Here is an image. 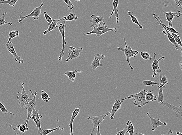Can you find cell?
<instances>
[{
    "instance_id": "cell-1",
    "label": "cell",
    "mask_w": 182,
    "mask_h": 135,
    "mask_svg": "<svg viewBox=\"0 0 182 135\" xmlns=\"http://www.w3.org/2000/svg\"><path fill=\"white\" fill-rule=\"evenodd\" d=\"M24 82L22 83V92L21 93L18 92L17 94V99L19 100V104L21 108H26L28 103L33 98L34 94L31 90H25L24 88Z\"/></svg>"
},
{
    "instance_id": "cell-2",
    "label": "cell",
    "mask_w": 182,
    "mask_h": 135,
    "mask_svg": "<svg viewBox=\"0 0 182 135\" xmlns=\"http://www.w3.org/2000/svg\"><path fill=\"white\" fill-rule=\"evenodd\" d=\"M66 22L65 18L64 17L60 19V21L58 22V27L59 31L60 34H61L62 38V50L60 51V56L58 57V60L59 61H61L62 60V57L64 55V52L65 51V45H66L67 42L65 41V28L67 27V25H66Z\"/></svg>"
},
{
    "instance_id": "cell-3",
    "label": "cell",
    "mask_w": 182,
    "mask_h": 135,
    "mask_svg": "<svg viewBox=\"0 0 182 135\" xmlns=\"http://www.w3.org/2000/svg\"><path fill=\"white\" fill-rule=\"evenodd\" d=\"M117 28H109L107 27V24L103 22L100 24L98 27H94L92 31L83 34L84 36L91 35V34H95L96 37H100L106 33L110 31H114L116 32L118 31Z\"/></svg>"
},
{
    "instance_id": "cell-4",
    "label": "cell",
    "mask_w": 182,
    "mask_h": 135,
    "mask_svg": "<svg viewBox=\"0 0 182 135\" xmlns=\"http://www.w3.org/2000/svg\"><path fill=\"white\" fill-rule=\"evenodd\" d=\"M123 38H124L125 46L124 48H120V47H118L117 48V50L122 51L124 53L126 57V61L128 62L129 66L130 67L132 71H134V68H133L131 66V65L130 64V58L132 57H135L137 55V54H138L139 52L138 51H136V50H133L130 46L127 45L125 37H124Z\"/></svg>"
},
{
    "instance_id": "cell-5",
    "label": "cell",
    "mask_w": 182,
    "mask_h": 135,
    "mask_svg": "<svg viewBox=\"0 0 182 135\" xmlns=\"http://www.w3.org/2000/svg\"><path fill=\"white\" fill-rule=\"evenodd\" d=\"M147 92L145 89H143L137 94L132 95V98L134 99L135 106L141 107L148 103L145 99V95Z\"/></svg>"
},
{
    "instance_id": "cell-6",
    "label": "cell",
    "mask_w": 182,
    "mask_h": 135,
    "mask_svg": "<svg viewBox=\"0 0 182 135\" xmlns=\"http://www.w3.org/2000/svg\"><path fill=\"white\" fill-rule=\"evenodd\" d=\"M109 114V112H107L105 114L101 115L98 116H91L88 115L87 118L88 120H91L92 121L93 123V129L91 133V135L94 134L95 132V129L96 128L97 126H100L101 123H102L104 121V118Z\"/></svg>"
},
{
    "instance_id": "cell-7",
    "label": "cell",
    "mask_w": 182,
    "mask_h": 135,
    "mask_svg": "<svg viewBox=\"0 0 182 135\" xmlns=\"http://www.w3.org/2000/svg\"><path fill=\"white\" fill-rule=\"evenodd\" d=\"M44 4V2H43L41 4L40 6L34 9L31 13L29 14V15L21 17L23 12L21 13L19 17L20 19L18 20V22L20 23H22L23 21L25 19V18H30V17H33L34 21H36L37 20L39 19V16L41 14L42 8Z\"/></svg>"
},
{
    "instance_id": "cell-8",
    "label": "cell",
    "mask_w": 182,
    "mask_h": 135,
    "mask_svg": "<svg viewBox=\"0 0 182 135\" xmlns=\"http://www.w3.org/2000/svg\"><path fill=\"white\" fill-rule=\"evenodd\" d=\"M132 95L129 96V97L124 98V99H116L114 102V104H113L112 108L111 111L109 113L110 114V118L111 120H113L115 118V113L119 110L121 107L122 104L123 103L124 100H127L128 99H132Z\"/></svg>"
},
{
    "instance_id": "cell-9",
    "label": "cell",
    "mask_w": 182,
    "mask_h": 135,
    "mask_svg": "<svg viewBox=\"0 0 182 135\" xmlns=\"http://www.w3.org/2000/svg\"><path fill=\"white\" fill-rule=\"evenodd\" d=\"M37 94V91H35L34 93V95L32 100H31L28 104H27L25 109H26L27 111V116L26 120L25 123H26L27 126H28V122L31 116V113L33 110L35 109L36 106H37L36 103V96Z\"/></svg>"
},
{
    "instance_id": "cell-10",
    "label": "cell",
    "mask_w": 182,
    "mask_h": 135,
    "mask_svg": "<svg viewBox=\"0 0 182 135\" xmlns=\"http://www.w3.org/2000/svg\"><path fill=\"white\" fill-rule=\"evenodd\" d=\"M153 17H154V18H155V19L157 20V21H158L159 24L160 25H161L162 27V28H164V30H165L166 31H162L163 34H164L165 35L167 36V38L168 39L170 43H172L173 44V46H174L175 48V49L177 50H180L182 51V47H180V45H179V44L176 42L175 41L174 38H173V36L172 35V34L171 33H170V32H169L166 29V28H165V27H164V26H163L162 24V23L159 21V20L158 18L157 17H156V15L155 14L153 13Z\"/></svg>"
},
{
    "instance_id": "cell-11",
    "label": "cell",
    "mask_w": 182,
    "mask_h": 135,
    "mask_svg": "<svg viewBox=\"0 0 182 135\" xmlns=\"http://www.w3.org/2000/svg\"><path fill=\"white\" fill-rule=\"evenodd\" d=\"M38 112L39 111L34 109L32 111L30 118L33 120L38 129V133L40 134L42 130L41 126V119L42 118V116L41 114H39Z\"/></svg>"
},
{
    "instance_id": "cell-12",
    "label": "cell",
    "mask_w": 182,
    "mask_h": 135,
    "mask_svg": "<svg viewBox=\"0 0 182 135\" xmlns=\"http://www.w3.org/2000/svg\"><path fill=\"white\" fill-rule=\"evenodd\" d=\"M83 51V49L81 47L75 48L72 47H69L68 52V58L66 60V61L68 62L69 60H72L73 59L78 58L81 53Z\"/></svg>"
},
{
    "instance_id": "cell-13",
    "label": "cell",
    "mask_w": 182,
    "mask_h": 135,
    "mask_svg": "<svg viewBox=\"0 0 182 135\" xmlns=\"http://www.w3.org/2000/svg\"><path fill=\"white\" fill-rule=\"evenodd\" d=\"M5 47H6L7 49L9 52L10 53L12 54L13 58H15L16 62L18 61L19 64L24 63V60L21 59V57L19 56L17 54L15 48H14L13 44L11 42V41H10L8 43H7L5 44Z\"/></svg>"
},
{
    "instance_id": "cell-14",
    "label": "cell",
    "mask_w": 182,
    "mask_h": 135,
    "mask_svg": "<svg viewBox=\"0 0 182 135\" xmlns=\"http://www.w3.org/2000/svg\"><path fill=\"white\" fill-rule=\"evenodd\" d=\"M153 56H154V60L151 65V66L153 69V77H154L157 76V73H161V70L159 66L158 63L160 60H164L165 58L164 57L160 56L158 60H157L156 58L155 53L153 54Z\"/></svg>"
},
{
    "instance_id": "cell-15",
    "label": "cell",
    "mask_w": 182,
    "mask_h": 135,
    "mask_svg": "<svg viewBox=\"0 0 182 135\" xmlns=\"http://www.w3.org/2000/svg\"><path fill=\"white\" fill-rule=\"evenodd\" d=\"M164 14L165 16L166 21H168L169 27H173V23L172 21L174 17H176L179 18L182 15L180 11L177 10V12L173 13L170 11V12H166L164 11Z\"/></svg>"
},
{
    "instance_id": "cell-16",
    "label": "cell",
    "mask_w": 182,
    "mask_h": 135,
    "mask_svg": "<svg viewBox=\"0 0 182 135\" xmlns=\"http://www.w3.org/2000/svg\"><path fill=\"white\" fill-rule=\"evenodd\" d=\"M105 57V55L104 54H95L94 56V59L93 60L91 66V68L95 71L97 67L102 66L103 65L100 64V62Z\"/></svg>"
},
{
    "instance_id": "cell-17",
    "label": "cell",
    "mask_w": 182,
    "mask_h": 135,
    "mask_svg": "<svg viewBox=\"0 0 182 135\" xmlns=\"http://www.w3.org/2000/svg\"><path fill=\"white\" fill-rule=\"evenodd\" d=\"M147 116H149L151 121V125L152 127L151 130L153 131H155L156 130V129L159 126H166L167 125V122H162L160 121V118H158L157 119L153 118L152 117L148 112L147 113Z\"/></svg>"
},
{
    "instance_id": "cell-18",
    "label": "cell",
    "mask_w": 182,
    "mask_h": 135,
    "mask_svg": "<svg viewBox=\"0 0 182 135\" xmlns=\"http://www.w3.org/2000/svg\"><path fill=\"white\" fill-rule=\"evenodd\" d=\"M91 17L92 19L90 20V22L92 23L91 28L98 27L101 23L104 22V19L103 17H99L94 15H92Z\"/></svg>"
},
{
    "instance_id": "cell-19",
    "label": "cell",
    "mask_w": 182,
    "mask_h": 135,
    "mask_svg": "<svg viewBox=\"0 0 182 135\" xmlns=\"http://www.w3.org/2000/svg\"><path fill=\"white\" fill-rule=\"evenodd\" d=\"M118 0H113V10L111 13V15L110 16V18H111L112 16L115 13L116 18V23L118 24L119 21L118 13Z\"/></svg>"
},
{
    "instance_id": "cell-20",
    "label": "cell",
    "mask_w": 182,
    "mask_h": 135,
    "mask_svg": "<svg viewBox=\"0 0 182 135\" xmlns=\"http://www.w3.org/2000/svg\"><path fill=\"white\" fill-rule=\"evenodd\" d=\"M160 104H161V105L166 106V107L171 109L172 110L178 113V114L180 115V116H182V106H180V107H176V106L169 104V103H167V102L165 101L162 102Z\"/></svg>"
},
{
    "instance_id": "cell-21",
    "label": "cell",
    "mask_w": 182,
    "mask_h": 135,
    "mask_svg": "<svg viewBox=\"0 0 182 135\" xmlns=\"http://www.w3.org/2000/svg\"><path fill=\"white\" fill-rule=\"evenodd\" d=\"M80 109L79 108H76L75 109L74 111L72 113V115H71V120H70L69 124V127L70 128V134L71 135H73L74 134L73 131V122L74 120V119L78 115V113H79Z\"/></svg>"
},
{
    "instance_id": "cell-22",
    "label": "cell",
    "mask_w": 182,
    "mask_h": 135,
    "mask_svg": "<svg viewBox=\"0 0 182 135\" xmlns=\"http://www.w3.org/2000/svg\"><path fill=\"white\" fill-rule=\"evenodd\" d=\"M60 19L53 20L52 23L48 25V29L43 32L44 35H46L50 32L52 31L58 27V22Z\"/></svg>"
},
{
    "instance_id": "cell-23",
    "label": "cell",
    "mask_w": 182,
    "mask_h": 135,
    "mask_svg": "<svg viewBox=\"0 0 182 135\" xmlns=\"http://www.w3.org/2000/svg\"><path fill=\"white\" fill-rule=\"evenodd\" d=\"M82 73L81 71H78L77 69H75L74 71L67 72L64 73V76L68 77L69 80L74 82L75 79L76 77V74L77 73Z\"/></svg>"
},
{
    "instance_id": "cell-24",
    "label": "cell",
    "mask_w": 182,
    "mask_h": 135,
    "mask_svg": "<svg viewBox=\"0 0 182 135\" xmlns=\"http://www.w3.org/2000/svg\"><path fill=\"white\" fill-rule=\"evenodd\" d=\"M153 90L151 91H147L145 95V99L147 102L155 101L157 100V96L154 95V94L152 92Z\"/></svg>"
},
{
    "instance_id": "cell-25",
    "label": "cell",
    "mask_w": 182,
    "mask_h": 135,
    "mask_svg": "<svg viewBox=\"0 0 182 135\" xmlns=\"http://www.w3.org/2000/svg\"><path fill=\"white\" fill-rule=\"evenodd\" d=\"M64 130V129L63 128H60V126H59L58 127L52 129H46V130H44L42 129L41 133H40L41 135H48L49 133H53L54 131H56V130Z\"/></svg>"
},
{
    "instance_id": "cell-26",
    "label": "cell",
    "mask_w": 182,
    "mask_h": 135,
    "mask_svg": "<svg viewBox=\"0 0 182 135\" xmlns=\"http://www.w3.org/2000/svg\"><path fill=\"white\" fill-rule=\"evenodd\" d=\"M133 12H132L131 11H128V12H127V13H128L129 16L130 17V18H131L132 21V22L133 23H134V24H136V25H138L139 28H140V29H143V26L141 25V24L139 23L138 20L137 19V18H136L135 17H134V15H133Z\"/></svg>"
},
{
    "instance_id": "cell-27",
    "label": "cell",
    "mask_w": 182,
    "mask_h": 135,
    "mask_svg": "<svg viewBox=\"0 0 182 135\" xmlns=\"http://www.w3.org/2000/svg\"><path fill=\"white\" fill-rule=\"evenodd\" d=\"M19 36V32L17 30H13L10 32L9 34V39L7 43H9L13 39L18 37Z\"/></svg>"
},
{
    "instance_id": "cell-28",
    "label": "cell",
    "mask_w": 182,
    "mask_h": 135,
    "mask_svg": "<svg viewBox=\"0 0 182 135\" xmlns=\"http://www.w3.org/2000/svg\"><path fill=\"white\" fill-rule=\"evenodd\" d=\"M16 124L17 125L16 129L20 131L19 133H17L16 134H18L20 133H24L28 130V128L27 127L26 123H25L24 124L18 125L16 123Z\"/></svg>"
},
{
    "instance_id": "cell-29",
    "label": "cell",
    "mask_w": 182,
    "mask_h": 135,
    "mask_svg": "<svg viewBox=\"0 0 182 135\" xmlns=\"http://www.w3.org/2000/svg\"><path fill=\"white\" fill-rule=\"evenodd\" d=\"M126 125L127 126V131H128L129 134L130 135H133L134 134V127L132 122L130 121L129 120L127 121Z\"/></svg>"
},
{
    "instance_id": "cell-30",
    "label": "cell",
    "mask_w": 182,
    "mask_h": 135,
    "mask_svg": "<svg viewBox=\"0 0 182 135\" xmlns=\"http://www.w3.org/2000/svg\"><path fill=\"white\" fill-rule=\"evenodd\" d=\"M160 74V85L158 87L159 88L161 87H165L166 84H168V81L167 77L165 75H163L162 78H161V73Z\"/></svg>"
},
{
    "instance_id": "cell-31",
    "label": "cell",
    "mask_w": 182,
    "mask_h": 135,
    "mask_svg": "<svg viewBox=\"0 0 182 135\" xmlns=\"http://www.w3.org/2000/svg\"><path fill=\"white\" fill-rule=\"evenodd\" d=\"M19 0H0V4H7L11 6H15L16 3Z\"/></svg>"
},
{
    "instance_id": "cell-32",
    "label": "cell",
    "mask_w": 182,
    "mask_h": 135,
    "mask_svg": "<svg viewBox=\"0 0 182 135\" xmlns=\"http://www.w3.org/2000/svg\"><path fill=\"white\" fill-rule=\"evenodd\" d=\"M65 18L66 21H75L78 19V17L76 14H73L71 12L69 13L67 17H64Z\"/></svg>"
},
{
    "instance_id": "cell-33",
    "label": "cell",
    "mask_w": 182,
    "mask_h": 135,
    "mask_svg": "<svg viewBox=\"0 0 182 135\" xmlns=\"http://www.w3.org/2000/svg\"><path fill=\"white\" fill-rule=\"evenodd\" d=\"M7 12H4L3 13L2 16H0V27L2 26L4 24H7L10 25H12V23L7 22L5 21V18L6 17Z\"/></svg>"
},
{
    "instance_id": "cell-34",
    "label": "cell",
    "mask_w": 182,
    "mask_h": 135,
    "mask_svg": "<svg viewBox=\"0 0 182 135\" xmlns=\"http://www.w3.org/2000/svg\"><path fill=\"white\" fill-rule=\"evenodd\" d=\"M156 17H157L158 18L160 22L162 23V24L164 26V27H165V28H166V29H167L168 31L169 32H170L174 33H175L176 34H180V33L178 32L177 31H176V30L174 29V28H173V27L166 26L165 25L164 23L162 21V20L159 18V17L157 15H156Z\"/></svg>"
},
{
    "instance_id": "cell-35",
    "label": "cell",
    "mask_w": 182,
    "mask_h": 135,
    "mask_svg": "<svg viewBox=\"0 0 182 135\" xmlns=\"http://www.w3.org/2000/svg\"><path fill=\"white\" fill-rule=\"evenodd\" d=\"M142 82L143 85L144 86H151V87H153L154 84L158 85V87L160 85V81L155 82L150 81V80H143Z\"/></svg>"
},
{
    "instance_id": "cell-36",
    "label": "cell",
    "mask_w": 182,
    "mask_h": 135,
    "mask_svg": "<svg viewBox=\"0 0 182 135\" xmlns=\"http://www.w3.org/2000/svg\"><path fill=\"white\" fill-rule=\"evenodd\" d=\"M164 87L159 88V92L158 97V103H161L164 101V95H163V90Z\"/></svg>"
},
{
    "instance_id": "cell-37",
    "label": "cell",
    "mask_w": 182,
    "mask_h": 135,
    "mask_svg": "<svg viewBox=\"0 0 182 135\" xmlns=\"http://www.w3.org/2000/svg\"><path fill=\"white\" fill-rule=\"evenodd\" d=\"M0 110L2 111L3 114H7L8 113V114L11 115V116H15V114H14V113L10 112L1 101H0Z\"/></svg>"
},
{
    "instance_id": "cell-38",
    "label": "cell",
    "mask_w": 182,
    "mask_h": 135,
    "mask_svg": "<svg viewBox=\"0 0 182 135\" xmlns=\"http://www.w3.org/2000/svg\"><path fill=\"white\" fill-rule=\"evenodd\" d=\"M41 98L46 103H48L51 99V98L49 96L48 94L46 93L44 90H42L41 91Z\"/></svg>"
},
{
    "instance_id": "cell-39",
    "label": "cell",
    "mask_w": 182,
    "mask_h": 135,
    "mask_svg": "<svg viewBox=\"0 0 182 135\" xmlns=\"http://www.w3.org/2000/svg\"><path fill=\"white\" fill-rule=\"evenodd\" d=\"M172 35L173 36L175 41L177 43V44L180 45V47H182V44L181 40L180 39V36L177 35V34L174 33L170 32Z\"/></svg>"
},
{
    "instance_id": "cell-40",
    "label": "cell",
    "mask_w": 182,
    "mask_h": 135,
    "mask_svg": "<svg viewBox=\"0 0 182 135\" xmlns=\"http://www.w3.org/2000/svg\"><path fill=\"white\" fill-rule=\"evenodd\" d=\"M140 55L142 58L144 59V60H151L152 58L150 56V55L148 53L146 52H141L140 53Z\"/></svg>"
},
{
    "instance_id": "cell-41",
    "label": "cell",
    "mask_w": 182,
    "mask_h": 135,
    "mask_svg": "<svg viewBox=\"0 0 182 135\" xmlns=\"http://www.w3.org/2000/svg\"><path fill=\"white\" fill-rule=\"evenodd\" d=\"M43 14H44V18H45L46 21L48 23V25H49V24L52 23L53 19L50 16L48 15L46 11H44V12H43Z\"/></svg>"
},
{
    "instance_id": "cell-42",
    "label": "cell",
    "mask_w": 182,
    "mask_h": 135,
    "mask_svg": "<svg viewBox=\"0 0 182 135\" xmlns=\"http://www.w3.org/2000/svg\"><path fill=\"white\" fill-rule=\"evenodd\" d=\"M64 2L68 6V8L70 10H72L74 8V6L72 3L71 2V0H64Z\"/></svg>"
},
{
    "instance_id": "cell-43",
    "label": "cell",
    "mask_w": 182,
    "mask_h": 135,
    "mask_svg": "<svg viewBox=\"0 0 182 135\" xmlns=\"http://www.w3.org/2000/svg\"><path fill=\"white\" fill-rule=\"evenodd\" d=\"M128 132L127 131L126 128H124L122 130H119L118 133H116V135H124L126 133H128Z\"/></svg>"
},
{
    "instance_id": "cell-44",
    "label": "cell",
    "mask_w": 182,
    "mask_h": 135,
    "mask_svg": "<svg viewBox=\"0 0 182 135\" xmlns=\"http://www.w3.org/2000/svg\"><path fill=\"white\" fill-rule=\"evenodd\" d=\"M175 2L176 5L180 7V8H182V0H174Z\"/></svg>"
},
{
    "instance_id": "cell-45",
    "label": "cell",
    "mask_w": 182,
    "mask_h": 135,
    "mask_svg": "<svg viewBox=\"0 0 182 135\" xmlns=\"http://www.w3.org/2000/svg\"><path fill=\"white\" fill-rule=\"evenodd\" d=\"M97 131L96 133V135H101V133H100V126H97Z\"/></svg>"
},
{
    "instance_id": "cell-46",
    "label": "cell",
    "mask_w": 182,
    "mask_h": 135,
    "mask_svg": "<svg viewBox=\"0 0 182 135\" xmlns=\"http://www.w3.org/2000/svg\"><path fill=\"white\" fill-rule=\"evenodd\" d=\"M163 135H173V132L171 130H170L167 133Z\"/></svg>"
},
{
    "instance_id": "cell-47",
    "label": "cell",
    "mask_w": 182,
    "mask_h": 135,
    "mask_svg": "<svg viewBox=\"0 0 182 135\" xmlns=\"http://www.w3.org/2000/svg\"><path fill=\"white\" fill-rule=\"evenodd\" d=\"M134 134H136V135H140V134L144 135V134H143V133H134Z\"/></svg>"
},
{
    "instance_id": "cell-48",
    "label": "cell",
    "mask_w": 182,
    "mask_h": 135,
    "mask_svg": "<svg viewBox=\"0 0 182 135\" xmlns=\"http://www.w3.org/2000/svg\"><path fill=\"white\" fill-rule=\"evenodd\" d=\"M176 133H177V135H182V133L180 132H176Z\"/></svg>"
},
{
    "instance_id": "cell-49",
    "label": "cell",
    "mask_w": 182,
    "mask_h": 135,
    "mask_svg": "<svg viewBox=\"0 0 182 135\" xmlns=\"http://www.w3.org/2000/svg\"><path fill=\"white\" fill-rule=\"evenodd\" d=\"M180 67H181V69L182 70V61H180Z\"/></svg>"
},
{
    "instance_id": "cell-50",
    "label": "cell",
    "mask_w": 182,
    "mask_h": 135,
    "mask_svg": "<svg viewBox=\"0 0 182 135\" xmlns=\"http://www.w3.org/2000/svg\"><path fill=\"white\" fill-rule=\"evenodd\" d=\"M75 1H77V2H79V1H81V0H75Z\"/></svg>"
}]
</instances>
